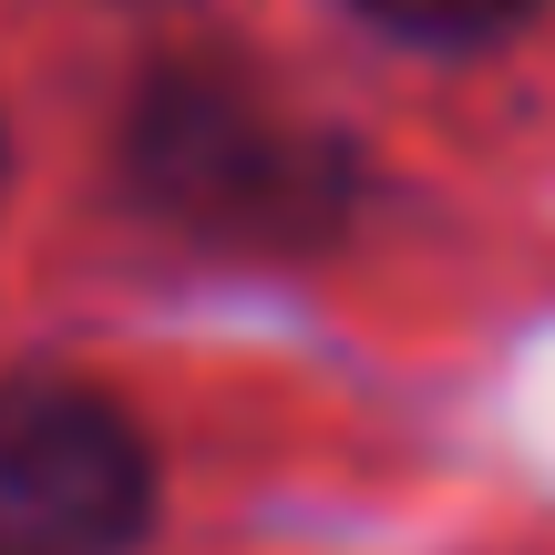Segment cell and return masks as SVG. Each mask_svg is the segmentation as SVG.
Masks as SVG:
<instances>
[{
	"mask_svg": "<svg viewBox=\"0 0 555 555\" xmlns=\"http://www.w3.org/2000/svg\"><path fill=\"white\" fill-rule=\"evenodd\" d=\"M155 442L73 371H0V555H134Z\"/></svg>",
	"mask_w": 555,
	"mask_h": 555,
	"instance_id": "obj_2",
	"label": "cell"
},
{
	"mask_svg": "<svg viewBox=\"0 0 555 555\" xmlns=\"http://www.w3.org/2000/svg\"><path fill=\"white\" fill-rule=\"evenodd\" d=\"M360 11L380 41H412V52H483V41H515L545 0H339Z\"/></svg>",
	"mask_w": 555,
	"mask_h": 555,
	"instance_id": "obj_3",
	"label": "cell"
},
{
	"mask_svg": "<svg viewBox=\"0 0 555 555\" xmlns=\"http://www.w3.org/2000/svg\"><path fill=\"white\" fill-rule=\"evenodd\" d=\"M124 185L196 247L298 258L350 217V144L217 62H176L124 114Z\"/></svg>",
	"mask_w": 555,
	"mask_h": 555,
	"instance_id": "obj_1",
	"label": "cell"
}]
</instances>
